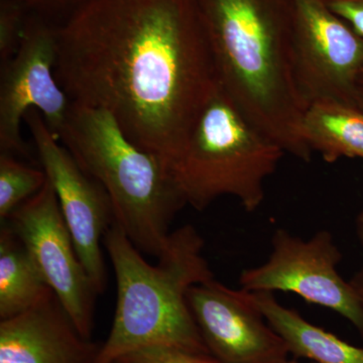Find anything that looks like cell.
Here are the masks:
<instances>
[{
	"label": "cell",
	"instance_id": "obj_25",
	"mask_svg": "<svg viewBox=\"0 0 363 363\" xmlns=\"http://www.w3.org/2000/svg\"><path fill=\"white\" fill-rule=\"evenodd\" d=\"M281 363H300L298 362V360L296 359H286V362H281ZM313 363V362H311Z\"/></svg>",
	"mask_w": 363,
	"mask_h": 363
},
{
	"label": "cell",
	"instance_id": "obj_20",
	"mask_svg": "<svg viewBox=\"0 0 363 363\" xmlns=\"http://www.w3.org/2000/svg\"><path fill=\"white\" fill-rule=\"evenodd\" d=\"M327 6L363 38V0H324Z\"/></svg>",
	"mask_w": 363,
	"mask_h": 363
},
{
	"label": "cell",
	"instance_id": "obj_8",
	"mask_svg": "<svg viewBox=\"0 0 363 363\" xmlns=\"http://www.w3.org/2000/svg\"><path fill=\"white\" fill-rule=\"evenodd\" d=\"M292 4L294 74L305 108L318 100L355 105L363 38L324 0Z\"/></svg>",
	"mask_w": 363,
	"mask_h": 363
},
{
	"label": "cell",
	"instance_id": "obj_15",
	"mask_svg": "<svg viewBox=\"0 0 363 363\" xmlns=\"http://www.w3.org/2000/svg\"><path fill=\"white\" fill-rule=\"evenodd\" d=\"M52 291L9 222L0 228V319L18 316Z\"/></svg>",
	"mask_w": 363,
	"mask_h": 363
},
{
	"label": "cell",
	"instance_id": "obj_10",
	"mask_svg": "<svg viewBox=\"0 0 363 363\" xmlns=\"http://www.w3.org/2000/svg\"><path fill=\"white\" fill-rule=\"evenodd\" d=\"M30 128L38 156L51 182L76 252L98 294L106 286L101 240L114 223L113 208L105 189L81 168L75 157L45 123L37 109L23 118Z\"/></svg>",
	"mask_w": 363,
	"mask_h": 363
},
{
	"label": "cell",
	"instance_id": "obj_21",
	"mask_svg": "<svg viewBox=\"0 0 363 363\" xmlns=\"http://www.w3.org/2000/svg\"><path fill=\"white\" fill-rule=\"evenodd\" d=\"M351 286L353 291L357 294L358 300H359L360 305H362L363 310V264L359 269L354 274L352 278L350 279ZM363 337V330L360 332Z\"/></svg>",
	"mask_w": 363,
	"mask_h": 363
},
{
	"label": "cell",
	"instance_id": "obj_4",
	"mask_svg": "<svg viewBox=\"0 0 363 363\" xmlns=\"http://www.w3.org/2000/svg\"><path fill=\"white\" fill-rule=\"evenodd\" d=\"M106 191L114 222L140 252L159 257L186 206L160 157L136 145L111 112L72 102L59 138Z\"/></svg>",
	"mask_w": 363,
	"mask_h": 363
},
{
	"label": "cell",
	"instance_id": "obj_19",
	"mask_svg": "<svg viewBox=\"0 0 363 363\" xmlns=\"http://www.w3.org/2000/svg\"><path fill=\"white\" fill-rule=\"evenodd\" d=\"M26 7L28 13L40 16L57 25L64 23L89 0H16ZM58 26V25H57Z\"/></svg>",
	"mask_w": 363,
	"mask_h": 363
},
{
	"label": "cell",
	"instance_id": "obj_13",
	"mask_svg": "<svg viewBox=\"0 0 363 363\" xmlns=\"http://www.w3.org/2000/svg\"><path fill=\"white\" fill-rule=\"evenodd\" d=\"M250 296L294 357L313 363H363V348L307 321L296 310L281 305L274 293H250Z\"/></svg>",
	"mask_w": 363,
	"mask_h": 363
},
{
	"label": "cell",
	"instance_id": "obj_2",
	"mask_svg": "<svg viewBox=\"0 0 363 363\" xmlns=\"http://www.w3.org/2000/svg\"><path fill=\"white\" fill-rule=\"evenodd\" d=\"M221 89L286 154L310 162L293 65L292 0H195Z\"/></svg>",
	"mask_w": 363,
	"mask_h": 363
},
{
	"label": "cell",
	"instance_id": "obj_12",
	"mask_svg": "<svg viewBox=\"0 0 363 363\" xmlns=\"http://www.w3.org/2000/svg\"><path fill=\"white\" fill-rule=\"evenodd\" d=\"M99 350L81 335L54 293L0 321V363H96Z\"/></svg>",
	"mask_w": 363,
	"mask_h": 363
},
{
	"label": "cell",
	"instance_id": "obj_26",
	"mask_svg": "<svg viewBox=\"0 0 363 363\" xmlns=\"http://www.w3.org/2000/svg\"><path fill=\"white\" fill-rule=\"evenodd\" d=\"M114 363H119V362H114Z\"/></svg>",
	"mask_w": 363,
	"mask_h": 363
},
{
	"label": "cell",
	"instance_id": "obj_5",
	"mask_svg": "<svg viewBox=\"0 0 363 363\" xmlns=\"http://www.w3.org/2000/svg\"><path fill=\"white\" fill-rule=\"evenodd\" d=\"M285 155L219 86L168 172L186 205L197 211L233 197L245 211L255 212L266 198L267 179Z\"/></svg>",
	"mask_w": 363,
	"mask_h": 363
},
{
	"label": "cell",
	"instance_id": "obj_24",
	"mask_svg": "<svg viewBox=\"0 0 363 363\" xmlns=\"http://www.w3.org/2000/svg\"><path fill=\"white\" fill-rule=\"evenodd\" d=\"M358 85L363 87V71L360 73L359 78H358Z\"/></svg>",
	"mask_w": 363,
	"mask_h": 363
},
{
	"label": "cell",
	"instance_id": "obj_1",
	"mask_svg": "<svg viewBox=\"0 0 363 363\" xmlns=\"http://www.w3.org/2000/svg\"><path fill=\"white\" fill-rule=\"evenodd\" d=\"M55 74L167 169L220 86L195 0H89L58 26Z\"/></svg>",
	"mask_w": 363,
	"mask_h": 363
},
{
	"label": "cell",
	"instance_id": "obj_3",
	"mask_svg": "<svg viewBox=\"0 0 363 363\" xmlns=\"http://www.w3.org/2000/svg\"><path fill=\"white\" fill-rule=\"evenodd\" d=\"M104 240L117 296L113 324L96 363H114L131 351L157 345L210 354L188 303L193 286L214 279L197 229L184 225L171 233L156 266L143 259L116 222Z\"/></svg>",
	"mask_w": 363,
	"mask_h": 363
},
{
	"label": "cell",
	"instance_id": "obj_18",
	"mask_svg": "<svg viewBox=\"0 0 363 363\" xmlns=\"http://www.w3.org/2000/svg\"><path fill=\"white\" fill-rule=\"evenodd\" d=\"M119 363H220L211 354L191 352L171 346H147L131 351Z\"/></svg>",
	"mask_w": 363,
	"mask_h": 363
},
{
	"label": "cell",
	"instance_id": "obj_9",
	"mask_svg": "<svg viewBox=\"0 0 363 363\" xmlns=\"http://www.w3.org/2000/svg\"><path fill=\"white\" fill-rule=\"evenodd\" d=\"M6 221L23 241L40 276L81 335L91 339L99 294L79 259L49 179L38 194Z\"/></svg>",
	"mask_w": 363,
	"mask_h": 363
},
{
	"label": "cell",
	"instance_id": "obj_22",
	"mask_svg": "<svg viewBox=\"0 0 363 363\" xmlns=\"http://www.w3.org/2000/svg\"><path fill=\"white\" fill-rule=\"evenodd\" d=\"M357 234L358 240H359L360 245H362L363 247V209L357 216Z\"/></svg>",
	"mask_w": 363,
	"mask_h": 363
},
{
	"label": "cell",
	"instance_id": "obj_11",
	"mask_svg": "<svg viewBox=\"0 0 363 363\" xmlns=\"http://www.w3.org/2000/svg\"><path fill=\"white\" fill-rule=\"evenodd\" d=\"M188 303L210 354L220 363H281L290 351L250 293L213 279L193 286Z\"/></svg>",
	"mask_w": 363,
	"mask_h": 363
},
{
	"label": "cell",
	"instance_id": "obj_17",
	"mask_svg": "<svg viewBox=\"0 0 363 363\" xmlns=\"http://www.w3.org/2000/svg\"><path fill=\"white\" fill-rule=\"evenodd\" d=\"M28 11L16 0H0V60L13 58L20 48Z\"/></svg>",
	"mask_w": 363,
	"mask_h": 363
},
{
	"label": "cell",
	"instance_id": "obj_23",
	"mask_svg": "<svg viewBox=\"0 0 363 363\" xmlns=\"http://www.w3.org/2000/svg\"><path fill=\"white\" fill-rule=\"evenodd\" d=\"M355 105L363 111V87L359 86L355 95Z\"/></svg>",
	"mask_w": 363,
	"mask_h": 363
},
{
	"label": "cell",
	"instance_id": "obj_6",
	"mask_svg": "<svg viewBox=\"0 0 363 363\" xmlns=\"http://www.w3.org/2000/svg\"><path fill=\"white\" fill-rule=\"evenodd\" d=\"M266 262L240 272V289L245 292L292 293L309 304L345 318L363 330V310L350 281L338 272L342 253L330 231H317L303 240L285 228L272 236Z\"/></svg>",
	"mask_w": 363,
	"mask_h": 363
},
{
	"label": "cell",
	"instance_id": "obj_14",
	"mask_svg": "<svg viewBox=\"0 0 363 363\" xmlns=\"http://www.w3.org/2000/svg\"><path fill=\"white\" fill-rule=\"evenodd\" d=\"M303 140L326 162L342 157L363 159V111L335 100H318L306 107L301 123Z\"/></svg>",
	"mask_w": 363,
	"mask_h": 363
},
{
	"label": "cell",
	"instance_id": "obj_7",
	"mask_svg": "<svg viewBox=\"0 0 363 363\" xmlns=\"http://www.w3.org/2000/svg\"><path fill=\"white\" fill-rule=\"evenodd\" d=\"M58 59V26L28 14L20 48L1 65L0 77V149L30 157L21 138V123L30 109H37L60 138L72 101L55 74Z\"/></svg>",
	"mask_w": 363,
	"mask_h": 363
},
{
	"label": "cell",
	"instance_id": "obj_16",
	"mask_svg": "<svg viewBox=\"0 0 363 363\" xmlns=\"http://www.w3.org/2000/svg\"><path fill=\"white\" fill-rule=\"evenodd\" d=\"M47 182L44 169L33 168L13 155L0 154V220L6 221Z\"/></svg>",
	"mask_w": 363,
	"mask_h": 363
}]
</instances>
